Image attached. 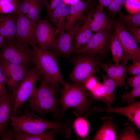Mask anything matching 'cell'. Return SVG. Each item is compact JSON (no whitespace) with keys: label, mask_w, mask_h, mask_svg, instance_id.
Returning <instances> with one entry per match:
<instances>
[{"label":"cell","mask_w":140,"mask_h":140,"mask_svg":"<svg viewBox=\"0 0 140 140\" xmlns=\"http://www.w3.org/2000/svg\"><path fill=\"white\" fill-rule=\"evenodd\" d=\"M79 0H64L63 3L69 5L73 4L78 2Z\"/></svg>","instance_id":"obj_44"},{"label":"cell","mask_w":140,"mask_h":140,"mask_svg":"<svg viewBox=\"0 0 140 140\" xmlns=\"http://www.w3.org/2000/svg\"><path fill=\"white\" fill-rule=\"evenodd\" d=\"M95 55L78 54L72 60L74 67L69 75L71 81L84 86L88 78L98 72L99 63Z\"/></svg>","instance_id":"obj_5"},{"label":"cell","mask_w":140,"mask_h":140,"mask_svg":"<svg viewBox=\"0 0 140 140\" xmlns=\"http://www.w3.org/2000/svg\"><path fill=\"white\" fill-rule=\"evenodd\" d=\"M89 92V95L94 100L102 101L104 94L103 84L98 82L95 87Z\"/></svg>","instance_id":"obj_31"},{"label":"cell","mask_w":140,"mask_h":140,"mask_svg":"<svg viewBox=\"0 0 140 140\" xmlns=\"http://www.w3.org/2000/svg\"><path fill=\"white\" fill-rule=\"evenodd\" d=\"M60 90L61 116L69 108H73L77 115L87 117L96 107L94 100L89 97V93L84 86L75 83L70 85L66 82Z\"/></svg>","instance_id":"obj_2"},{"label":"cell","mask_w":140,"mask_h":140,"mask_svg":"<svg viewBox=\"0 0 140 140\" xmlns=\"http://www.w3.org/2000/svg\"><path fill=\"white\" fill-rule=\"evenodd\" d=\"M109 45L115 64H120L122 58L123 49L120 42L115 33L110 35Z\"/></svg>","instance_id":"obj_25"},{"label":"cell","mask_w":140,"mask_h":140,"mask_svg":"<svg viewBox=\"0 0 140 140\" xmlns=\"http://www.w3.org/2000/svg\"><path fill=\"white\" fill-rule=\"evenodd\" d=\"M111 31V27L95 32L85 46L74 53L78 54H99L105 56L107 55L109 47Z\"/></svg>","instance_id":"obj_10"},{"label":"cell","mask_w":140,"mask_h":140,"mask_svg":"<svg viewBox=\"0 0 140 140\" xmlns=\"http://www.w3.org/2000/svg\"><path fill=\"white\" fill-rule=\"evenodd\" d=\"M0 65L6 85L13 91L29 71V66L11 63L0 60Z\"/></svg>","instance_id":"obj_12"},{"label":"cell","mask_w":140,"mask_h":140,"mask_svg":"<svg viewBox=\"0 0 140 140\" xmlns=\"http://www.w3.org/2000/svg\"><path fill=\"white\" fill-rule=\"evenodd\" d=\"M14 131L11 130L6 131L1 137V140H11L14 139L13 138Z\"/></svg>","instance_id":"obj_42"},{"label":"cell","mask_w":140,"mask_h":140,"mask_svg":"<svg viewBox=\"0 0 140 140\" xmlns=\"http://www.w3.org/2000/svg\"><path fill=\"white\" fill-rule=\"evenodd\" d=\"M127 83L133 88L140 89V75H134L128 78Z\"/></svg>","instance_id":"obj_40"},{"label":"cell","mask_w":140,"mask_h":140,"mask_svg":"<svg viewBox=\"0 0 140 140\" xmlns=\"http://www.w3.org/2000/svg\"><path fill=\"white\" fill-rule=\"evenodd\" d=\"M124 5L126 10L130 13L140 12V0H126Z\"/></svg>","instance_id":"obj_33"},{"label":"cell","mask_w":140,"mask_h":140,"mask_svg":"<svg viewBox=\"0 0 140 140\" xmlns=\"http://www.w3.org/2000/svg\"><path fill=\"white\" fill-rule=\"evenodd\" d=\"M97 112L107 113H116L123 115L127 117L140 130V101L135 102L128 106L103 108L96 107L95 110Z\"/></svg>","instance_id":"obj_14"},{"label":"cell","mask_w":140,"mask_h":140,"mask_svg":"<svg viewBox=\"0 0 140 140\" xmlns=\"http://www.w3.org/2000/svg\"><path fill=\"white\" fill-rule=\"evenodd\" d=\"M135 125L134 124L127 122L120 133L117 135V140H140V138L135 133Z\"/></svg>","instance_id":"obj_26"},{"label":"cell","mask_w":140,"mask_h":140,"mask_svg":"<svg viewBox=\"0 0 140 140\" xmlns=\"http://www.w3.org/2000/svg\"><path fill=\"white\" fill-rule=\"evenodd\" d=\"M33 51V63L43 76V81L48 83L63 85L64 80L58 65L57 54L54 51L39 48L36 45L32 46Z\"/></svg>","instance_id":"obj_4"},{"label":"cell","mask_w":140,"mask_h":140,"mask_svg":"<svg viewBox=\"0 0 140 140\" xmlns=\"http://www.w3.org/2000/svg\"><path fill=\"white\" fill-rule=\"evenodd\" d=\"M17 15H0V35L5 39L16 40Z\"/></svg>","instance_id":"obj_20"},{"label":"cell","mask_w":140,"mask_h":140,"mask_svg":"<svg viewBox=\"0 0 140 140\" xmlns=\"http://www.w3.org/2000/svg\"><path fill=\"white\" fill-rule=\"evenodd\" d=\"M6 81L0 65V96L8 94L6 88Z\"/></svg>","instance_id":"obj_41"},{"label":"cell","mask_w":140,"mask_h":140,"mask_svg":"<svg viewBox=\"0 0 140 140\" xmlns=\"http://www.w3.org/2000/svg\"><path fill=\"white\" fill-rule=\"evenodd\" d=\"M6 41V39L0 35V51L5 44Z\"/></svg>","instance_id":"obj_45"},{"label":"cell","mask_w":140,"mask_h":140,"mask_svg":"<svg viewBox=\"0 0 140 140\" xmlns=\"http://www.w3.org/2000/svg\"><path fill=\"white\" fill-rule=\"evenodd\" d=\"M41 75L40 71L35 66L29 70L24 77L17 85L11 95L14 101L12 110L13 115L30 98Z\"/></svg>","instance_id":"obj_7"},{"label":"cell","mask_w":140,"mask_h":140,"mask_svg":"<svg viewBox=\"0 0 140 140\" xmlns=\"http://www.w3.org/2000/svg\"><path fill=\"white\" fill-rule=\"evenodd\" d=\"M126 28L130 32L133 38L139 45L140 44V28L138 27L128 25Z\"/></svg>","instance_id":"obj_38"},{"label":"cell","mask_w":140,"mask_h":140,"mask_svg":"<svg viewBox=\"0 0 140 140\" xmlns=\"http://www.w3.org/2000/svg\"><path fill=\"white\" fill-rule=\"evenodd\" d=\"M128 75H140V60H133V63L128 70Z\"/></svg>","instance_id":"obj_37"},{"label":"cell","mask_w":140,"mask_h":140,"mask_svg":"<svg viewBox=\"0 0 140 140\" xmlns=\"http://www.w3.org/2000/svg\"><path fill=\"white\" fill-rule=\"evenodd\" d=\"M58 132L54 129L38 134H31L14 131V139L17 140H52Z\"/></svg>","instance_id":"obj_24"},{"label":"cell","mask_w":140,"mask_h":140,"mask_svg":"<svg viewBox=\"0 0 140 140\" xmlns=\"http://www.w3.org/2000/svg\"><path fill=\"white\" fill-rule=\"evenodd\" d=\"M92 6L87 15L84 22L79 27L75 36L74 40L72 46L71 52L72 53L85 46L89 41L93 34L89 22L90 14L93 8Z\"/></svg>","instance_id":"obj_17"},{"label":"cell","mask_w":140,"mask_h":140,"mask_svg":"<svg viewBox=\"0 0 140 140\" xmlns=\"http://www.w3.org/2000/svg\"><path fill=\"white\" fill-rule=\"evenodd\" d=\"M37 24L26 15L21 12L18 13L16 21V40L28 46L36 45Z\"/></svg>","instance_id":"obj_9"},{"label":"cell","mask_w":140,"mask_h":140,"mask_svg":"<svg viewBox=\"0 0 140 140\" xmlns=\"http://www.w3.org/2000/svg\"><path fill=\"white\" fill-rule=\"evenodd\" d=\"M58 84L48 83L43 81L38 88H35L29 99L30 106L34 111L40 115L53 113L61 118L60 101L57 95Z\"/></svg>","instance_id":"obj_3"},{"label":"cell","mask_w":140,"mask_h":140,"mask_svg":"<svg viewBox=\"0 0 140 140\" xmlns=\"http://www.w3.org/2000/svg\"><path fill=\"white\" fill-rule=\"evenodd\" d=\"M93 0H87L85 2L79 0L70 5L69 17L65 27V31H69L76 22L82 18L89 5Z\"/></svg>","instance_id":"obj_22"},{"label":"cell","mask_w":140,"mask_h":140,"mask_svg":"<svg viewBox=\"0 0 140 140\" xmlns=\"http://www.w3.org/2000/svg\"><path fill=\"white\" fill-rule=\"evenodd\" d=\"M19 12L16 0H0L1 14H17Z\"/></svg>","instance_id":"obj_29"},{"label":"cell","mask_w":140,"mask_h":140,"mask_svg":"<svg viewBox=\"0 0 140 140\" xmlns=\"http://www.w3.org/2000/svg\"><path fill=\"white\" fill-rule=\"evenodd\" d=\"M73 127L77 134L81 138H85L89 132L88 123L84 118L79 117L74 121Z\"/></svg>","instance_id":"obj_28"},{"label":"cell","mask_w":140,"mask_h":140,"mask_svg":"<svg viewBox=\"0 0 140 140\" xmlns=\"http://www.w3.org/2000/svg\"><path fill=\"white\" fill-rule=\"evenodd\" d=\"M59 32L58 29L52 26L47 19H40L37 23L36 31L37 46L44 50L51 49Z\"/></svg>","instance_id":"obj_11"},{"label":"cell","mask_w":140,"mask_h":140,"mask_svg":"<svg viewBox=\"0 0 140 140\" xmlns=\"http://www.w3.org/2000/svg\"><path fill=\"white\" fill-rule=\"evenodd\" d=\"M126 0H112L108 7L110 12L116 15L125 5Z\"/></svg>","instance_id":"obj_35"},{"label":"cell","mask_w":140,"mask_h":140,"mask_svg":"<svg viewBox=\"0 0 140 140\" xmlns=\"http://www.w3.org/2000/svg\"><path fill=\"white\" fill-rule=\"evenodd\" d=\"M104 7L102 5L98 4L90 14L89 24L92 32H95L111 27L112 22L107 19Z\"/></svg>","instance_id":"obj_15"},{"label":"cell","mask_w":140,"mask_h":140,"mask_svg":"<svg viewBox=\"0 0 140 140\" xmlns=\"http://www.w3.org/2000/svg\"><path fill=\"white\" fill-rule=\"evenodd\" d=\"M121 22L130 26L139 27L140 26V12L136 13L124 14L121 13Z\"/></svg>","instance_id":"obj_30"},{"label":"cell","mask_w":140,"mask_h":140,"mask_svg":"<svg viewBox=\"0 0 140 140\" xmlns=\"http://www.w3.org/2000/svg\"><path fill=\"white\" fill-rule=\"evenodd\" d=\"M64 0H43L47 13H50L63 3Z\"/></svg>","instance_id":"obj_36"},{"label":"cell","mask_w":140,"mask_h":140,"mask_svg":"<svg viewBox=\"0 0 140 140\" xmlns=\"http://www.w3.org/2000/svg\"><path fill=\"white\" fill-rule=\"evenodd\" d=\"M99 65L106 73L107 76L114 82L116 87L126 88L125 79L128 74V70L124 66L120 64H114L99 63Z\"/></svg>","instance_id":"obj_16"},{"label":"cell","mask_w":140,"mask_h":140,"mask_svg":"<svg viewBox=\"0 0 140 140\" xmlns=\"http://www.w3.org/2000/svg\"><path fill=\"white\" fill-rule=\"evenodd\" d=\"M85 17H83L77 21L68 31L59 34L55 39L51 48L58 56L69 57L71 54L72 43L79 27L83 23Z\"/></svg>","instance_id":"obj_13"},{"label":"cell","mask_w":140,"mask_h":140,"mask_svg":"<svg viewBox=\"0 0 140 140\" xmlns=\"http://www.w3.org/2000/svg\"><path fill=\"white\" fill-rule=\"evenodd\" d=\"M112 0H99V4L104 7H108Z\"/></svg>","instance_id":"obj_43"},{"label":"cell","mask_w":140,"mask_h":140,"mask_svg":"<svg viewBox=\"0 0 140 140\" xmlns=\"http://www.w3.org/2000/svg\"><path fill=\"white\" fill-rule=\"evenodd\" d=\"M9 118L11 120L10 125L16 132L36 134L54 129L67 137L70 135L72 128V125L68 122L49 121L29 112L21 115H13Z\"/></svg>","instance_id":"obj_1"},{"label":"cell","mask_w":140,"mask_h":140,"mask_svg":"<svg viewBox=\"0 0 140 140\" xmlns=\"http://www.w3.org/2000/svg\"><path fill=\"white\" fill-rule=\"evenodd\" d=\"M101 120L102 125L96 131L95 136L92 140H116L118 127L112 118L110 116L103 117L101 118Z\"/></svg>","instance_id":"obj_18"},{"label":"cell","mask_w":140,"mask_h":140,"mask_svg":"<svg viewBox=\"0 0 140 140\" xmlns=\"http://www.w3.org/2000/svg\"><path fill=\"white\" fill-rule=\"evenodd\" d=\"M13 106L11 95L8 94L0 96V137L6 130L10 114Z\"/></svg>","instance_id":"obj_21"},{"label":"cell","mask_w":140,"mask_h":140,"mask_svg":"<svg viewBox=\"0 0 140 140\" xmlns=\"http://www.w3.org/2000/svg\"><path fill=\"white\" fill-rule=\"evenodd\" d=\"M140 96V89L133 88L131 91L123 94L118 99H122L123 102H126L130 105L135 102V99Z\"/></svg>","instance_id":"obj_32"},{"label":"cell","mask_w":140,"mask_h":140,"mask_svg":"<svg viewBox=\"0 0 140 140\" xmlns=\"http://www.w3.org/2000/svg\"><path fill=\"white\" fill-rule=\"evenodd\" d=\"M44 5L43 0H32L30 10L26 15L38 23L40 20L41 11Z\"/></svg>","instance_id":"obj_27"},{"label":"cell","mask_w":140,"mask_h":140,"mask_svg":"<svg viewBox=\"0 0 140 140\" xmlns=\"http://www.w3.org/2000/svg\"><path fill=\"white\" fill-rule=\"evenodd\" d=\"M70 5L62 4L52 12L48 13L49 18L59 31V34L64 33L69 20Z\"/></svg>","instance_id":"obj_19"},{"label":"cell","mask_w":140,"mask_h":140,"mask_svg":"<svg viewBox=\"0 0 140 140\" xmlns=\"http://www.w3.org/2000/svg\"><path fill=\"white\" fill-rule=\"evenodd\" d=\"M19 12L27 15L30 10L32 0H16Z\"/></svg>","instance_id":"obj_34"},{"label":"cell","mask_w":140,"mask_h":140,"mask_svg":"<svg viewBox=\"0 0 140 140\" xmlns=\"http://www.w3.org/2000/svg\"><path fill=\"white\" fill-rule=\"evenodd\" d=\"M98 82L96 78L93 75L86 80L83 86L86 90L89 92L95 87Z\"/></svg>","instance_id":"obj_39"},{"label":"cell","mask_w":140,"mask_h":140,"mask_svg":"<svg viewBox=\"0 0 140 140\" xmlns=\"http://www.w3.org/2000/svg\"><path fill=\"white\" fill-rule=\"evenodd\" d=\"M114 33L120 42L123 49L121 61L126 65L130 60H140V49L124 24L121 22H112Z\"/></svg>","instance_id":"obj_8"},{"label":"cell","mask_w":140,"mask_h":140,"mask_svg":"<svg viewBox=\"0 0 140 140\" xmlns=\"http://www.w3.org/2000/svg\"><path fill=\"white\" fill-rule=\"evenodd\" d=\"M33 49L29 46L16 40L6 39L0 51V60L29 66L33 63Z\"/></svg>","instance_id":"obj_6"},{"label":"cell","mask_w":140,"mask_h":140,"mask_svg":"<svg viewBox=\"0 0 140 140\" xmlns=\"http://www.w3.org/2000/svg\"><path fill=\"white\" fill-rule=\"evenodd\" d=\"M103 79V85L104 90L102 101L107 105V107H112V104L116 99V86L114 82L105 75L101 73Z\"/></svg>","instance_id":"obj_23"}]
</instances>
